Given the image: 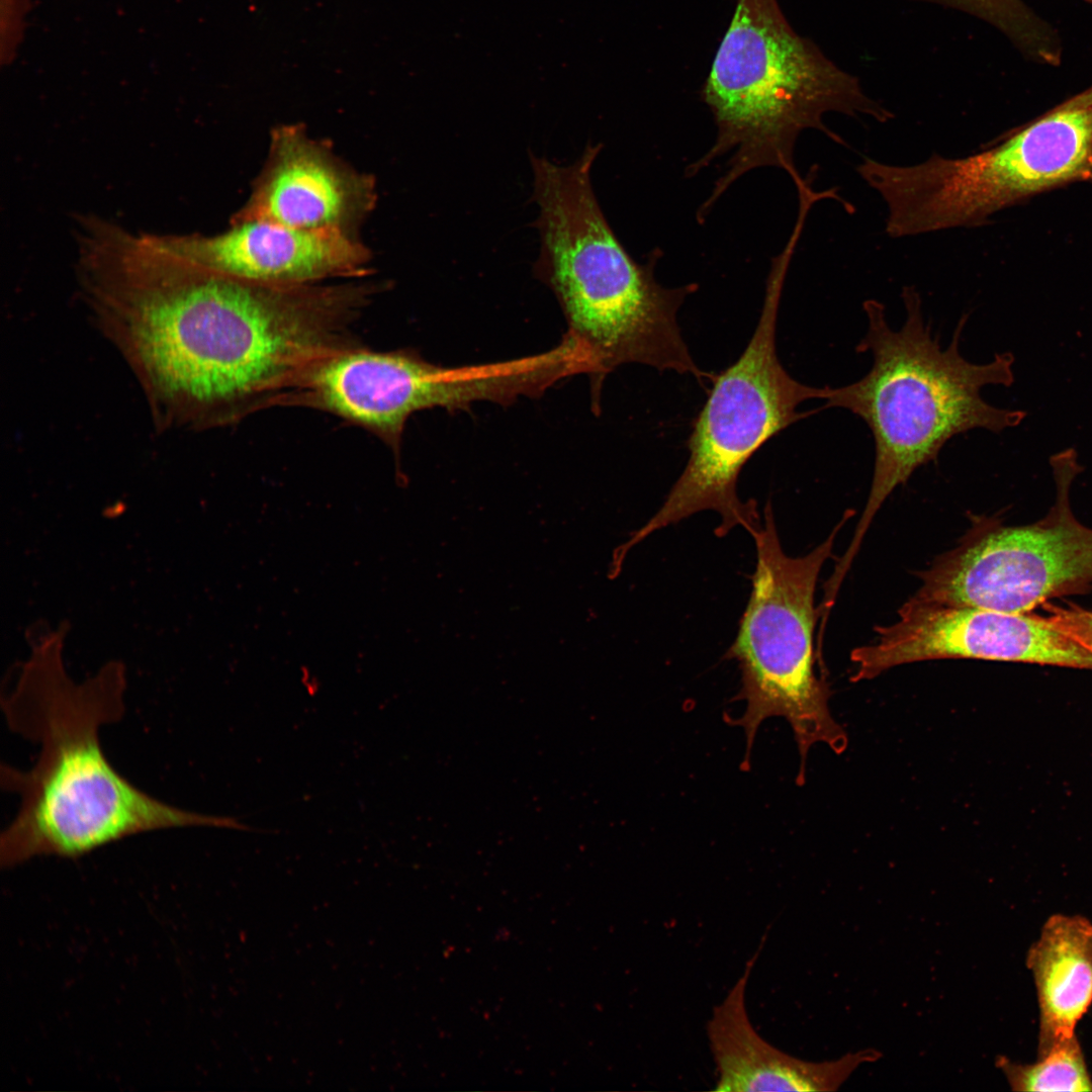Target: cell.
Wrapping results in <instances>:
<instances>
[{"instance_id":"obj_3","label":"cell","mask_w":1092,"mask_h":1092,"mask_svg":"<svg viewBox=\"0 0 1092 1092\" xmlns=\"http://www.w3.org/2000/svg\"><path fill=\"white\" fill-rule=\"evenodd\" d=\"M717 125L711 149L687 168L697 174L731 152L728 167L698 211L704 218L730 185L764 166L804 179L794 148L805 129L845 145L823 120L826 113L887 122L894 114L869 96L859 80L832 62L788 22L777 0H738L702 93Z\"/></svg>"},{"instance_id":"obj_14","label":"cell","mask_w":1092,"mask_h":1092,"mask_svg":"<svg viewBox=\"0 0 1092 1092\" xmlns=\"http://www.w3.org/2000/svg\"><path fill=\"white\" fill-rule=\"evenodd\" d=\"M1038 1005L1036 1056L1076 1034L1092 1004V922L1053 914L1026 953Z\"/></svg>"},{"instance_id":"obj_4","label":"cell","mask_w":1092,"mask_h":1092,"mask_svg":"<svg viewBox=\"0 0 1092 1092\" xmlns=\"http://www.w3.org/2000/svg\"><path fill=\"white\" fill-rule=\"evenodd\" d=\"M602 147L587 145L568 166L529 154L541 243L534 273L555 294L568 334L595 352L619 355L658 334L675 293L655 279L661 251L636 262L605 217L590 180Z\"/></svg>"},{"instance_id":"obj_5","label":"cell","mask_w":1092,"mask_h":1092,"mask_svg":"<svg viewBox=\"0 0 1092 1092\" xmlns=\"http://www.w3.org/2000/svg\"><path fill=\"white\" fill-rule=\"evenodd\" d=\"M849 511L825 541L804 556H789L782 548L771 504L752 534L756 565L745 611L736 637L726 653L738 662L744 701L740 717L731 719L743 729L748 761L756 732L767 718L782 717L791 726L800 753L798 784L805 779L806 758L817 743L842 753L847 735L831 715L829 689L817 674L814 630L819 617L815 589L823 564L832 557L838 531Z\"/></svg>"},{"instance_id":"obj_11","label":"cell","mask_w":1092,"mask_h":1092,"mask_svg":"<svg viewBox=\"0 0 1092 1092\" xmlns=\"http://www.w3.org/2000/svg\"><path fill=\"white\" fill-rule=\"evenodd\" d=\"M376 201L374 180L341 162L299 125L273 129L267 161L233 221L355 235Z\"/></svg>"},{"instance_id":"obj_16","label":"cell","mask_w":1092,"mask_h":1092,"mask_svg":"<svg viewBox=\"0 0 1092 1092\" xmlns=\"http://www.w3.org/2000/svg\"><path fill=\"white\" fill-rule=\"evenodd\" d=\"M996 1067L1013 1091H1092V1076L1077 1035L1056 1043L1036 1056L1033 1063H1017L999 1056Z\"/></svg>"},{"instance_id":"obj_2","label":"cell","mask_w":1092,"mask_h":1092,"mask_svg":"<svg viewBox=\"0 0 1092 1092\" xmlns=\"http://www.w3.org/2000/svg\"><path fill=\"white\" fill-rule=\"evenodd\" d=\"M901 295L906 316L899 330L889 326L882 302L862 303L868 326L856 352L871 355L868 373L846 385L824 386L821 410L841 408L861 419L875 446L867 504L849 547L835 565L841 574L849 570L886 499L919 467L936 461L950 439L975 429L998 434L1027 416L993 406L980 393L989 384L1008 387L1014 382L1011 353L996 354L985 364L968 361L960 352L968 314L943 348L924 320L915 287L905 286Z\"/></svg>"},{"instance_id":"obj_9","label":"cell","mask_w":1092,"mask_h":1092,"mask_svg":"<svg viewBox=\"0 0 1092 1092\" xmlns=\"http://www.w3.org/2000/svg\"><path fill=\"white\" fill-rule=\"evenodd\" d=\"M1057 499L1040 521L988 526L920 575L914 597L930 603L1028 613L1092 583V529L1073 515V480L1055 478Z\"/></svg>"},{"instance_id":"obj_18","label":"cell","mask_w":1092,"mask_h":1092,"mask_svg":"<svg viewBox=\"0 0 1092 1092\" xmlns=\"http://www.w3.org/2000/svg\"><path fill=\"white\" fill-rule=\"evenodd\" d=\"M1086 1H1090V2H1092V0H1086Z\"/></svg>"},{"instance_id":"obj_12","label":"cell","mask_w":1092,"mask_h":1092,"mask_svg":"<svg viewBox=\"0 0 1092 1092\" xmlns=\"http://www.w3.org/2000/svg\"><path fill=\"white\" fill-rule=\"evenodd\" d=\"M166 252L197 267L269 284H310L362 276L369 250L336 229L303 230L264 221H233L213 235H151Z\"/></svg>"},{"instance_id":"obj_17","label":"cell","mask_w":1092,"mask_h":1092,"mask_svg":"<svg viewBox=\"0 0 1092 1092\" xmlns=\"http://www.w3.org/2000/svg\"><path fill=\"white\" fill-rule=\"evenodd\" d=\"M1045 620L1057 630L1092 652V611L1078 606H1048Z\"/></svg>"},{"instance_id":"obj_15","label":"cell","mask_w":1092,"mask_h":1092,"mask_svg":"<svg viewBox=\"0 0 1092 1092\" xmlns=\"http://www.w3.org/2000/svg\"><path fill=\"white\" fill-rule=\"evenodd\" d=\"M951 8L975 16L1002 32L1026 58L1059 65L1062 49L1057 32L1022 0H912Z\"/></svg>"},{"instance_id":"obj_6","label":"cell","mask_w":1092,"mask_h":1092,"mask_svg":"<svg viewBox=\"0 0 1092 1092\" xmlns=\"http://www.w3.org/2000/svg\"><path fill=\"white\" fill-rule=\"evenodd\" d=\"M790 259L774 260L762 310L738 359L715 375L710 394L688 440L687 464L659 510L620 548V558L652 533L702 511H714L721 522L715 534L742 527L750 535L760 527L757 504L737 493L739 473L769 439L820 410L799 412L807 400L820 399L823 387L792 377L776 346L781 294Z\"/></svg>"},{"instance_id":"obj_8","label":"cell","mask_w":1092,"mask_h":1092,"mask_svg":"<svg viewBox=\"0 0 1092 1092\" xmlns=\"http://www.w3.org/2000/svg\"><path fill=\"white\" fill-rule=\"evenodd\" d=\"M521 359L444 367L410 350L378 352L356 343L312 362L272 404L321 410L360 426L398 453L407 419L432 407L467 408L475 401L510 404L528 393Z\"/></svg>"},{"instance_id":"obj_13","label":"cell","mask_w":1092,"mask_h":1092,"mask_svg":"<svg viewBox=\"0 0 1092 1092\" xmlns=\"http://www.w3.org/2000/svg\"><path fill=\"white\" fill-rule=\"evenodd\" d=\"M763 941L707 1021L708 1044L715 1066L713 1090L836 1091L858 1067L877 1062L882 1054L868 1049L845 1054L838 1060L816 1063L795 1058L766 1041L751 1023L746 1006L747 984Z\"/></svg>"},{"instance_id":"obj_1","label":"cell","mask_w":1092,"mask_h":1092,"mask_svg":"<svg viewBox=\"0 0 1092 1092\" xmlns=\"http://www.w3.org/2000/svg\"><path fill=\"white\" fill-rule=\"evenodd\" d=\"M123 691V672L115 666L76 685L58 660L37 658L3 697L10 730L39 747L29 769L1 766L3 789L20 798L14 819L1 835L3 867L44 855L78 858L157 830L249 829L234 817L169 805L111 765L99 732L122 718Z\"/></svg>"},{"instance_id":"obj_7","label":"cell","mask_w":1092,"mask_h":1092,"mask_svg":"<svg viewBox=\"0 0 1092 1092\" xmlns=\"http://www.w3.org/2000/svg\"><path fill=\"white\" fill-rule=\"evenodd\" d=\"M856 171L884 200L892 238L979 226L1028 195L1092 178V100L1079 93L967 157L908 166L866 157Z\"/></svg>"},{"instance_id":"obj_10","label":"cell","mask_w":1092,"mask_h":1092,"mask_svg":"<svg viewBox=\"0 0 1092 1092\" xmlns=\"http://www.w3.org/2000/svg\"><path fill=\"white\" fill-rule=\"evenodd\" d=\"M898 620L851 651L852 681L902 664L972 658L1092 669V652L1043 617L909 599Z\"/></svg>"}]
</instances>
